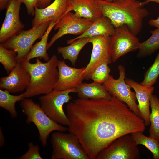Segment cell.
Instances as JSON below:
<instances>
[{"instance_id":"cell-1","label":"cell","mask_w":159,"mask_h":159,"mask_svg":"<svg viewBox=\"0 0 159 159\" xmlns=\"http://www.w3.org/2000/svg\"><path fill=\"white\" fill-rule=\"evenodd\" d=\"M67 130L75 134L90 159L116 138L145 129L144 120L125 103L110 100L78 98L68 103Z\"/></svg>"},{"instance_id":"cell-2","label":"cell","mask_w":159,"mask_h":159,"mask_svg":"<svg viewBox=\"0 0 159 159\" xmlns=\"http://www.w3.org/2000/svg\"><path fill=\"white\" fill-rule=\"evenodd\" d=\"M103 16L108 18L115 27L127 25L133 34L137 35L141 31L143 19L149 12L145 7L149 2L138 0H114L107 2L95 0Z\"/></svg>"},{"instance_id":"cell-3","label":"cell","mask_w":159,"mask_h":159,"mask_svg":"<svg viewBox=\"0 0 159 159\" xmlns=\"http://www.w3.org/2000/svg\"><path fill=\"white\" fill-rule=\"evenodd\" d=\"M58 61L57 56L53 55L46 62H42L39 58L34 63L26 58L20 62L30 76V84L24 93V98L46 94L54 90L59 77Z\"/></svg>"},{"instance_id":"cell-4","label":"cell","mask_w":159,"mask_h":159,"mask_svg":"<svg viewBox=\"0 0 159 159\" xmlns=\"http://www.w3.org/2000/svg\"><path fill=\"white\" fill-rule=\"evenodd\" d=\"M23 113L26 116V122L33 123L39 133V139L43 147L47 144L50 134L54 131L64 132L67 128L53 121L45 112L40 104L35 102L31 99L24 98L20 102Z\"/></svg>"},{"instance_id":"cell-5","label":"cell","mask_w":159,"mask_h":159,"mask_svg":"<svg viewBox=\"0 0 159 159\" xmlns=\"http://www.w3.org/2000/svg\"><path fill=\"white\" fill-rule=\"evenodd\" d=\"M56 131L52 134V159H90L76 135Z\"/></svg>"},{"instance_id":"cell-6","label":"cell","mask_w":159,"mask_h":159,"mask_svg":"<svg viewBox=\"0 0 159 159\" xmlns=\"http://www.w3.org/2000/svg\"><path fill=\"white\" fill-rule=\"evenodd\" d=\"M76 92V88L64 90H53L39 97L40 106L46 114L52 120L62 125L68 126V118L63 109V105L72 99L69 95Z\"/></svg>"},{"instance_id":"cell-7","label":"cell","mask_w":159,"mask_h":159,"mask_svg":"<svg viewBox=\"0 0 159 159\" xmlns=\"http://www.w3.org/2000/svg\"><path fill=\"white\" fill-rule=\"evenodd\" d=\"M51 21L32 27L27 30H22L18 34L1 44L6 48L17 53L16 60L18 63H20L26 58L35 42L38 39H41Z\"/></svg>"},{"instance_id":"cell-8","label":"cell","mask_w":159,"mask_h":159,"mask_svg":"<svg viewBox=\"0 0 159 159\" xmlns=\"http://www.w3.org/2000/svg\"><path fill=\"white\" fill-rule=\"evenodd\" d=\"M118 69V78L115 79L110 75L102 85L112 96L115 97L119 101L125 103L133 112L140 117L135 92L132 91L131 87L125 81V68L123 65H119Z\"/></svg>"},{"instance_id":"cell-9","label":"cell","mask_w":159,"mask_h":159,"mask_svg":"<svg viewBox=\"0 0 159 159\" xmlns=\"http://www.w3.org/2000/svg\"><path fill=\"white\" fill-rule=\"evenodd\" d=\"M130 134L114 140L97 155L95 159H139L140 152Z\"/></svg>"},{"instance_id":"cell-10","label":"cell","mask_w":159,"mask_h":159,"mask_svg":"<svg viewBox=\"0 0 159 159\" xmlns=\"http://www.w3.org/2000/svg\"><path fill=\"white\" fill-rule=\"evenodd\" d=\"M136 36L125 24L115 27L110 39V49L112 62L129 52L138 49L140 43Z\"/></svg>"},{"instance_id":"cell-11","label":"cell","mask_w":159,"mask_h":159,"mask_svg":"<svg viewBox=\"0 0 159 159\" xmlns=\"http://www.w3.org/2000/svg\"><path fill=\"white\" fill-rule=\"evenodd\" d=\"M95 21L76 15L71 11L64 14L56 23L54 30L58 29L57 32L51 38L47 47V50L57 39L64 35L71 34L80 36L86 32Z\"/></svg>"},{"instance_id":"cell-12","label":"cell","mask_w":159,"mask_h":159,"mask_svg":"<svg viewBox=\"0 0 159 159\" xmlns=\"http://www.w3.org/2000/svg\"><path fill=\"white\" fill-rule=\"evenodd\" d=\"M110 36L100 35L92 37L89 43L92 45L90 61L82 73L81 76L86 80L90 79L91 74L100 64L112 62L110 49Z\"/></svg>"},{"instance_id":"cell-13","label":"cell","mask_w":159,"mask_h":159,"mask_svg":"<svg viewBox=\"0 0 159 159\" xmlns=\"http://www.w3.org/2000/svg\"><path fill=\"white\" fill-rule=\"evenodd\" d=\"M21 3L18 0H10L6 7L5 19L0 30V42L4 44L18 34L24 26L19 12Z\"/></svg>"},{"instance_id":"cell-14","label":"cell","mask_w":159,"mask_h":159,"mask_svg":"<svg viewBox=\"0 0 159 159\" xmlns=\"http://www.w3.org/2000/svg\"><path fill=\"white\" fill-rule=\"evenodd\" d=\"M30 82L29 72L20 62L7 76L0 78V88L10 93H16L26 89Z\"/></svg>"},{"instance_id":"cell-15","label":"cell","mask_w":159,"mask_h":159,"mask_svg":"<svg viewBox=\"0 0 159 159\" xmlns=\"http://www.w3.org/2000/svg\"><path fill=\"white\" fill-rule=\"evenodd\" d=\"M85 67H71L67 64L64 60H58L59 77L54 90H64L77 87L84 80L81 74Z\"/></svg>"},{"instance_id":"cell-16","label":"cell","mask_w":159,"mask_h":159,"mask_svg":"<svg viewBox=\"0 0 159 159\" xmlns=\"http://www.w3.org/2000/svg\"><path fill=\"white\" fill-rule=\"evenodd\" d=\"M68 0H55L46 8L40 9L35 7L34 18L32 21V27L49 21L56 23L67 13Z\"/></svg>"},{"instance_id":"cell-17","label":"cell","mask_w":159,"mask_h":159,"mask_svg":"<svg viewBox=\"0 0 159 159\" xmlns=\"http://www.w3.org/2000/svg\"><path fill=\"white\" fill-rule=\"evenodd\" d=\"M125 81L135 91L140 117L144 120L145 126H148L150 124V99L154 87L142 85L131 79L126 78Z\"/></svg>"},{"instance_id":"cell-18","label":"cell","mask_w":159,"mask_h":159,"mask_svg":"<svg viewBox=\"0 0 159 159\" xmlns=\"http://www.w3.org/2000/svg\"><path fill=\"white\" fill-rule=\"evenodd\" d=\"M72 11L79 17L94 21L103 16L95 0H68L67 13Z\"/></svg>"},{"instance_id":"cell-19","label":"cell","mask_w":159,"mask_h":159,"mask_svg":"<svg viewBox=\"0 0 159 159\" xmlns=\"http://www.w3.org/2000/svg\"><path fill=\"white\" fill-rule=\"evenodd\" d=\"M115 27L107 17L102 16L95 20L92 25L84 33L77 37L69 39V44L80 38L105 35L110 36L114 33Z\"/></svg>"},{"instance_id":"cell-20","label":"cell","mask_w":159,"mask_h":159,"mask_svg":"<svg viewBox=\"0 0 159 159\" xmlns=\"http://www.w3.org/2000/svg\"><path fill=\"white\" fill-rule=\"evenodd\" d=\"M76 93L79 98L84 100H110L112 98L102 84L94 82L90 83H82L76 88Z\"/></svg>"},{"instance_id":"cell-21","label":"cell","mask_w":159,"mask_h":159,"mask_svg":"<svg viewBox=\"0 0 159 159\" xmlns=\"http://www.w3.org/2000/svg\"><path fill=\"white\" fill-rule=\"evenodd\" d=\"M91 37L80 38L72 42L69 46L59 47L57 49V52L62 55L64 59L69 60L74 67L80 51L87 44L89 43Z\"/></svg>"},{"instance_id":"cell-22","label":"cell","mask_w":159,"mask_h":159,"mask_svg":"<svg viewBox=\"0 0 159 159\" xmlns=\"http://www.w3.org/2000/svg\"><path fill=\"white\" fill-rule=\"evenodd\" d=\"M56 24L55 22L51 21L41 40L32 46L26 57L28 61L35 58L42 59L47 62L49 60L50 58L47 52V40L50 33Z\"/></svg>"},{"instance_id":"cell-23","label":"cell","mask_w":159,"mask_h":159,"mask_svg":"<svg viewBox=\"0 0 159 159\" xmlns=\"http://www.w3.org/2000/svg\"><path fill=\"white\" fill-rule=\"evenodd\" d=\"M151 36L140 43L137 57L142 58L150 56L159 49V29L150 31Z\"/></svg>"},{"instance_id":"cell-24","label":"cell","mask_w":159,"mask_h":159,"mask_svg":"<svg viewBox=\"0 0 159 159\" xmlns=\"http://www.w3.org/2000/svg\"><path fill=\"white\" fill-rule=\"evenodd\" d=\"M150 106L151 112L150 117L149 136L159 142V99L156 95H151Z\"/></svg>"},{"instance_id":"cell-25","label":"cell","mask_w":159,"mask_h":159,"mask_svg":"<svg viewBox=\"0 0 159 159\" xmlns=\"http://www.w3.org/2000/svg\"><path fill=\"white\" fill-rule=\"evenodd\" d=\"M6 90L0 89V107L8 111L12 118L16 117L18 112L16 109V103L24 98V94L13 95Z\"/></svg>"},{"instance_id":"cell-26","label":"cell","mask_w":159,"mask_h":159,"mask_svg":"<svg viewBox=\"0 0 159 159\" xmlns=\"http://www.w3.org/2000/svg\"><path fill=\"white\" fill-rule=\"evenodd\" d=\"M136 144L145 146L152 153L153 159H159V143L155 138L144 135L141 131L130 134Z\"/></svg>"},{"instance_id":"cell-27","label":"cell","mask_w":159,"mask_h":159,"mask_svg":"<svg viewBox=\"0 0 159 159\" xmlns=\"http://www.w3.org/2000/svg\"><path fill=\"white\" fill-rule=\"evenodd\" d=\"M17 53L0 44V62L9 74L18 64Z\"/></svg>"},{"instance_id":"cell-28","label":"cell","mask_w":159,"mask_h":159,"mask_svg":"<svg viewBox=\"0 0 159 159\" xmlns=\"http://www.w3.org/2000/svg\"><path fill=\"white\" fill-rule=\"evenodd\" d=\"M159 75V52L152 65L144 74V79L141 83L142 85L152 86L156 83Z\"/></svg>"},{"instance_id":"cell-29","label":"cell","mask_w":159,"mask_h":159,"mask_svg":"<svg viewBox=\"0 0 159 159\" xmlns=\"http://www.w3.org/2000/svg\"><path fill=\"white\" fill-rule=\"evenodd\" d=\"M108 63L103 62L99 65L91 75L90 79L93 82L102 84L107 80L111 71Z\"/></svg>"},{"instance_id":"cell-30","label":"cell","mask_w":159,"mask_h":159,"mask_svg":"<svg viewBox=\"0 0 159 159\" xmlns=\"http://www.w3.org/2000/svg\"><path fill=\"white\" fill-rule=\"evenodd\" d=\"M28 150L19 159H42L39 153L40 148L38 145H35L33 142H29L28 144Z\"/></svg>"},{"instance_id":"cell-31","label":"cell","mask_w":159,"mask_h":159,"mask_svg":"<svg viewBox=\"0 0 159 159\" xmlns=\"http://www.w3.org/2000/svg\"><path fill=\"white\" fill-rule=\"evenodd\" d=\"M21 3L25 5L28 14L30 15L34 16L35 14V7L37 6L39 0H18Z\"/></svg>"},{"instance_id":"cell-32","label":"cell","mask_w":159,"mask_h":159,"mask_svg":"<svg viewBox=\"0 0 159 159\" xmlns=\"http://www.w3.org/2000/svg\"><path fill=\"white\" fill-rule=\"evenodd\" d=\"M52 0H39L37 6L40 9H44L50 5Z\"/></svg>"},{"instance_id":"cell-33","label":"cell","mask_w":159,"mask_h":159,"mask_svg":"<svg viewBox=\"0 0 159 159\" xmlns=\"http://www.w3.org/2000/svg\"><path fill=\"white\" fill-rule=\"evenodd\" d=\"M149 25L159 29V16L156 19H151L148 22Z\"/></svg>"},{"instance_id":"cell-34","label":"cell","mask_w":159,"mask_h":159,"mask_svg":"<svg viewBox=\"0 0 159 159\" xmlns=\"http://www.w3.org/2000/svg\"><path fill=\"white\" fill-rule=\"evenodd\" d=\"M10 0H0V10L2 11L6 8Z\"/></svg>"},{"instance_id":"cell-35","label":"cell","mask_w":159,"mask_h":159,"mask_svg":"<svg viewBox=\"0 0 159 159\" xmlns=\"http://www.w3.org/2000/svg\"><path fill=\"white\" fill-rule=\"evenodd\" d=\"M5 144V138L1 128L0 127V147H3Z\"/></svg>"},{"instance_id":"cell-36","label":"cell","mask_w":159,"mask_h":159,"mask_svg":"<svg viewBox=\"0 0 159 159\" xmlns=\"http://www.w3.org/2000/svg\"><path fill=\"white\" fill-rule=\"evenodd\" d=\"M146 1L149 2H154L159 4V0H145Z\"/></svg>"},{"instance_id":"cell-37","label":"cell","mask_w":159,"mask_h":159,"mask_svg":"<svg viewBox=\"0 0 159 159\" xmlns=\"http://www.w3.org/2000/svg\"><path fill=\"white\" fill-rule=\"evenodd\" d=\"M105 1L107 2H111L114 0H105Z\"/></svg>"}]
</instances>
